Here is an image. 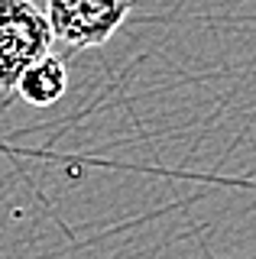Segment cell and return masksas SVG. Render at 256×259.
Wrapping results in <instances>:
<instances>
[{"label": "cell", "mask_w": 256, "mask_h": 259, "mask_svg": "<svg viewBox=\"0 0 256 259\" xmlns=\"http://www.w3.org/2000/svg\"><path fill=\"white\" fill-rule=\"evenodd\" d=\"M55 32L33 0H0V88L13 91L33 62L52 52Z\"/></svg>", "instance_id": "6da1fadb"}, {"label": "cell", "mask_w": 256, "mask_h": 259, "mask_svg": "<svg viewBox=\"0 0 256 259\" xmlns=\"http://www.w3.org/2000/svg\"><path fill=\"white\" fill-rule=\"evenodd\" d=\"M133 10V0H49V26L68 49H101Z\"/></svg>", "instance_id": "7a4b0ae2"}, {"label": "cell", "mask_w": 256, "mask_h": 259, "mask_svg": "<svg viewBox=\"0 0 256 259\" xmlns=\"http://www.w3.org/2000/svg\"><path fill=\"white\" fill-rule=\"evenodd\" d=\"M20 97L33 107H52L55 101H62L68 91V71H65V62L59 55H42L39 62H33L26 71L20 75L17 88Z\"/></svg>", "instance_id": "3957f363"}]
</instances>
